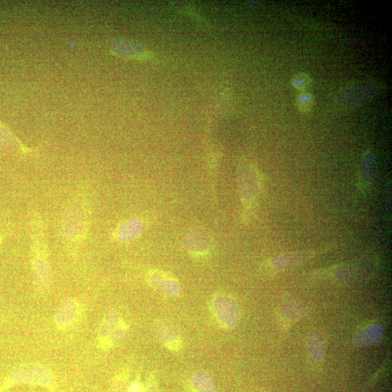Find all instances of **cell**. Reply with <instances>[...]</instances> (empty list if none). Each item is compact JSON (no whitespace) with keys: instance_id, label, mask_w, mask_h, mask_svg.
Segmentation results:
<instances>
[{"instance_id":"1","label":"cell","mask_w":392,"mask_h":392,"mask_svg":"<svg viewBox=\"0 0 392 392\" xmlns=\"http://www.w3.org/2000/svg\"><path fill=\"white\" fill-rule=\"evenodd\" d=\"M30 228V262L33 284L36 291L43 295L51 288L52 271L45 226L38 213L32 214Z\"/></svg>"},{"instance_id":"2","label":"cell","mask_w":392,"mask_h":392,"mask_svg":"<svg viewBox=\"0 0 392 392\" xmlns=\"http://www.w3.org/2000/svg\"><path fill=\"white\" fill-rule=\"evenodd\" d=\"M91 206L84 193L70 203L61 219L60 231L67 247L77 249L87 239L91 225Z\"/></svg>"},{"instance_id":"3","label":"cell","mask_w":392,"mask_h":392,"mask_svg":"<svg viewBox=\"0 0 392 392\" xmlns=\"http://www.w3.org/2000/svg\"><path fill=\"white\" fill-rule=\"evenodd\" d=\"M128 327L120 315L114 310L108 312L98 328L97 347L109 350L119 347L125 341Z\"/></svg>"},{"instance_id":"4","label":"cell","mask_w":392,"mask_h":392,"mask_svg":"<svg viewBox=\"0 0 392 392\" xmlns=\"http://www.w3.org/2000/svg\"><path fill=\"white\" fill-rule=\"evenodd\" d=\"M53 383V375L50 369L40 363H27L17 367L5 382V388L9 385L21 384L39 385L51 387Z\"/></svg>"},{"instance_id":"5","label":"cell","mask_w":392,"mask_h":392,"mask_svg":"<svg viewBox=\"0 0 392 392\" xmlns=\"http://www.w3.org/2000/svg\"><path fill=\"white\" fill-rule=\"evenodd\" d=\"M214 315L223 328L231 329L236 327L241 319V310L238 303L225 293H218L212 300Z\"/></svg>"},{"instance_id":"6","label":"cell","mask_w":392,"mask_h":392,"mask_svg":"<svg viewBox=\"0 0 392 392\" xmlns=\"http://www.w3.org/2000/svg\"><path fill=\"white\" fill-rule=\"evenodd\" d=\"M83 313V304L78 299L71 298L64 301L54 315L56 328L62 332L72 328L82 319Z\"/></svg>"},{"instance_id":"7","label":"cell","mask_w":392,"mask_h":392,"mask_svg":"<svg viewBox=\"0 0 392 392\" xmlns=\"http://www.w3.org/2000/svg\"><path fill=\"white\" fill-rule=\"evenodd\" d=\"M149 284L158 292L169 297H177L182 292L179 280L169 273L161 269H151L146 274Z\"/></svg>"},{"instance_id":"8","label":"cell","mask_w":392,"mask_h":392,"mask_svg":"<svg viewBox=\"0 0 392 392\" xmlns=\"http://www.w3.org/2000/svg\"><path fill=\"white\" fill-rule=\"evenodd\" d=\"M188 252L195 257H202L210 253L213 247L212 238L204 232L195 231L189 234L184 241Z\"/></svg>"},{"instance_id":"9","label":"cell","mask_w":392,"mask_h":392,"mask_svg":"<svg viewBox=\"0 0 392 392\" xmlns=\"http://www.w3.org/2000/svg\"><path fill=\"white\" fill-rule=\"evenodd\" d=\"M156 335L159 341L168 350L178 352L182 348V340L174 325L160 321L156 325Z\"/></svg>"},{"instance_id":"10","label":"cell","mask_w":392,"mask_h":392,"mask_svg":"<svg viewBox=\"0 0 392 392\" xmlns=\"http://www.w3.org/2000/svg\"><path fill=\"white\" fill-rule=\"evenodd\" d=\"M144 230L141 219L132 218L121 223L114 231L113 238L119 243H127L136 240Z\"/></svg>"},{"instance_id":"11","label":"cell","mask_w":392,"mask_h":392,"mask_svg":"<svg viewBox=\"0 0 392 392\" xmlns=\"http://www.w3.org/2000/svg\"><path fill=\"white\" fill-rule=\"evenodd\" d=\"M384 335L382 326L373 324L360 330L354 337V344L358 347H369L378 344Z\"/></svg>"},{"instance_id":"12","label":"cell","mask_w":392,"mask_h":392,"mask_svg":"<svg viewBox=\"0 0 392 392\" xmlns=\"http://www.w3.org/2000/svg\"><path fill=\"white\" fill-rule=\"evenodd\" d=\"M0 151L19 152L27 154L32 150L22 142L8 127L0 123Z\"/></svg>"},{"instance_id":"13","label":"cell","mask_w":392,"mask_h":392,"mask_svg":"<svg viewBox=\"0 0 392 392\" xmlns=\"http://www.w3.org/2000/svg\"><path fill=\"white\" fill-rule=\"evenodd\" d=\"M308 351L316 361H322L326 355V345L324 338L319 333L312 334L308 342Z\"/></svg>"},{"instance_id":"14","label":"cell","mask_w":392,"mask_h":392,"mask_svg":"<svg viewBox=\"0 0 392 392\" xmlns=\"http://www.w3.org/2000/svg\"><path fill=\"white\" fill-rule=\"evenodd\" d=\"M191 384L195 392H217L213 378L204 371L195 373L191 379Z\"/></svg>"},{"instance_id":"15","label":"cell","mask_w":392,"mask_h":392,"mask_svg":"<svg viewBox=\"0 0 392 392\" xmlns=\"http://www.w3.org/2000/svg\"><path fill=\"white\" fill-rule=\"evenodd\" d=\"M306 311L302 305L297 303L290 302L284 306L282 308V315L288 321H297L300 319Z\"/></svg>"},{"instance_id":"16","label":"cell","mask_w":392,"mask_h":392,"mask_svg":"<svg viewBox=\"0 0 392 392\" xmlns=\"http://www.w3.org/2000/svg\"><path fill=\"white\" fill-rule=\"evenodd\" d=\"M297 106L299 112L306 114L312 111L314 106L313 96L307 92L301 93L297 97Z\"/></svg>"},{"instance_id":"17","label":"cell","mask_w":392,"mask_h":392,"mask_svg":"<svg viewBox=\"0 0 392 392\" xmlns=\"http://www.w3.org/2000/svg\"><path fill=\"white\" fill-rule=\"evenodd\" d=\"M312 79L309 75L301 73L293 78V87L298 90L305 92L310 87Z\"/></svg>"},{"instance_id":"18","label":"cell","mask_w":392,"mask_h":392,"mask_svg":"<svg viewBox=\"0 0 392 392\" xmlns=\"http://www.w3.org/2000/svg\"><path fill=\"white\" fill-rule=\"evenodd\" d=\"M127 379V371H123L119 373V375L116 377L115 382L113 386V392H124Z\"/></svg>"},{"instance_id":"19","label":"cell","mask_w":392,"mask_h":392,"mask_svg":"<svg viewBox=\"0 0 392 392\" xmlns=\"http://www.w3.org/2000/svg\"><path fill=\"white\" fill-rule=\"evenodd\" d=\"M127 392H144V389L141 383L138 381H136L130 385Z\"/></svg>"},{"instance_id":"20","label":"cell","mask_w":392,"mask_h":392,"mask_svg":"<svg viewBox=\"0 0 392 392\" xmlns=\"http://www.w3.org/2000/svg\"><path fill=\"white\" fill-rule=\"evenodd\" d=\"M145 392H158V388L154 379H151Z\"/></svg>"},{"instance_id":"21","label":"cell","mask_w":392,"mask_h":392,"mask_svg":"<svg viewBox=\"0 0 392 392\" xmlns=\"http://www.w3.org/2000/svg\"><path fill=\"white\" fill-rule=\"evenodd\" d=\"M3 241H4V236L1 234V232H0V247L2 246Z\"/></svg>"}]
</instances>
